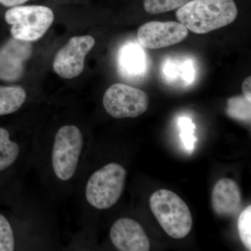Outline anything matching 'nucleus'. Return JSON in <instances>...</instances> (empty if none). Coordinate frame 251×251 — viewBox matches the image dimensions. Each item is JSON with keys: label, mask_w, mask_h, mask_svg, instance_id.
<instances>
[{"label": "nucleus", "mask_w": 251, "mask_h": 251, "mask_svg": "<svg viewBox=\"0 0 251 251\" xmlns=\"http://www.w3.org/2000/svg\"><path fill=\"white\" fill-rule=\"evenodd\" d=\"M90 141L74 123L62 124L47 133L36 132L31 168L52 201L72 197Z\"/></svg>", "instance_id": "1"}, {"label": "nucleus", "mask_w": 251, "mask_h": 251, "mask_svg": "<svg viewBox=\"0 0 251 251\" xmlns=\"http://www.w3.org/2000/svg\"><path fill=\"white\" fill-rule=\"evenodd\" d=\"M127 171L117 162H109L90 172L80 171L72 197L77 219L86 210L103 211L115 206L125 189Z\"/></svg>", "instance_id": "2"}, {"label": "nucleus", "mask_w": 251, "mask_h": 251, "mask_svg": "<svg viewBox=\"0 0 251 251\" xmlns=\"http://www.w3.org/2000/svg\"><path fill=\"white\" fill-rule=\"evenodd\" d=\"M234 0H190L176 12L188 30L204 34L228 25L237 17Z\"/></svg>", "instance_id": "3"}, {"label": "nucleus", "mask_w": 251, "mask_h": 251, "mask_svg": "<svg viewBox=\"0 0 251 251\" xmlns=\"http://www.w3.org/2000/svg\"><path fill=\"white\" fill-rule=\"evenodd\" d=\"M150 206L158 224L170 237L182 239L191 232L192 214L186 202L176 193L158 190L150 197Z\"/></svg>", "instance_id": "4"}, {"label": "nucleus", "mask_w": 251, "mask_h": 251, "mask_svg": "<svg viewBox=\"0 0 251 251\" xmlns=\"http://www.w3.org/2000/svg\"><path fill=\"white\" fill-rule=\"evenodd\" d=\"M36 132L15 135L0 126V175L13 173L16 179H24L31 168Z\"/></svg>", "instance_id": "5"}, {"label": "nucleus", "mask_w": 251, "mask_h": 251, "mask_svg": "<svg viewBox=\"0 0 251 251\" xmlns=\"http://www.w3.org/2000/svg\"><path fill=\"white\" fill-rule=\"evenodd\" d=\"M6 23L11 25L13 38L33 42L40 39L52 25L54 14L44 6H16L5 14Z\"/></svg>", "instance_id": "6"}, {"label": "nucleus", "mask_w": 251, "mask_h": 251, "mask_svg": "<svg viewBox=\"0 0 251 251\" xmlns=\"http://www.w3.org/2000/svg\"><path fill=\"white\" fill-rule=\"evenodd\" d=\"M103 105L107 113L114 118H135L148 110L149 97L140 89L116 83L105 91Z\"/></svg>", "instance_id": "7"}, {"label": "nucleus", "mask_w": 251, "mask_h": 251, "mask_svg": "<svg viewBox=\"0 0 251 251\" xmlns=\"http://www.w3.org/2000/svg\"><path fill=\"white\" fill-rule=\"evenodd\" d=\"M94 45L95 40L90 35L72 38L56 54L53 62L54 72L64 79L78 76L83 72L85 57Z\"/></svg>", "instance_id": "8"}, {"label": "nucleus", "mask_w": 251, "mask_h": 251, "mask_svg": "<svg viewBox=\"0 0 251 251\" xmlns=\"http://www.w3.org/2000/svg\"><path fill=\"white\" fill-rule=\"evenodd\" d=\"M188 34L187 28L181 23L152 21L139 28L137 37L143 47L155 50L176 45L184 41Z\"/></svg>", "instance_id": "9"}, {"label": "nucleus", "mask_w": 251, "mask_h": 251, "mask_svg": "<svg viewBox=\"0 0 251 251\" xmlns=\"http://www.w3.org/2000/svg\"><path fill=\"white\" fill-rule=\"evenodd\" d=\"M32 54L31 42L10 39L0 49V80L15 82L22 77L25 64Z\"/></svg>", "instance_id": "10"}, {"label": "nucleus", "mask_w": 251, "mask_h": 251, "mask_svg": "<svg viewBox=\"0 0 251 251\" xmlns=\"http://www.w3.org/2000/svg\"><path fill=\"white\" fill-rule=\"evenodd\" d=\"M112 245L120 251H148L150 242L141 225L129 218L117 219L110 229Z\"/></svg>", "instance_id": "11"}, {"label": "nucleus", "mask_w": 251, "mask_h": 251, "mask_svg": "<svg viewBox=\"0 0 251 251\" xmlns=\"http://www.w3.org/2000/svg\"><path fill=\"white\" fill-rule=\"evenodd\" d=\"M242 202V192L234 180L222 178L214 186L211 194V204L217 215H232L239 210Z\"/></svg>", "instance_id": "12"}, {"label": "nucleus", "mask_w": 251, "mask_h": 251, "mask_svg": "<svg viewBox=\"0 0 251 251\" xmlns=\"http://www.w3.org/2000/svg\"><path fill=\"white\" fill-rule=\"evenodd\" d=\"M26 99V91L21 86H0V116L18 111Z\"/></svg>", "instance_id": "13"}, {"label": "nucleus", "mask_w": 251, "mask_h": 251, "mask_svg": "<svg viewBox=\"0 0 251 251\" xmlns=\"http://www.w3.org/2000/svg\"><path fill=\"white\" fill-rule=\"evenodd\" d=\"M143 53L136 46H125L120 57V64L125 72L129 74L141 73L144 67Z\"/></svg>", "instance_id": "14"}, {"label": "nucleus", "mask_w": 251, "mask_h": 251, "mask_svg": "<svg viewBox=\"0 0 251 251\" xmlns=\"http://www.w3.org/2000/svg\"><path fill=\"white\" fill-rule=\"evenodd\" d=\"M251 110V101L244 96L231 97L227 100L226 114L231 118L250 123Z\"/></svg>", "instance_id": "15"}, {"label": "nucleus", "mask_w": 251, "mask_h": 251, "mask_svg": "<svg viewBox=\"0 0 251 251\" xmlns=\"http://www.w3.org/2000/svg\"><path fill=\"white\" fill-rule=\"evenodd\" d=\"M17 236L11 221L0 213V251H13L18 249Z\"/></svg>", "instance_id": "16"}, {"label": "nucleus", "mask_w": 251, "mask_h": 251, "mask_svg": "<svg viewBox=\"0 0 251 251\" xmlns=\"http://www.w3.org/2000/svg\"><path fill=\"white\" fill-rule=\"evenodd\" d=\"M190 0H144V8L150 14H163L179 9Z\"/></svg>", "instance_id": "17"}, {"label": "nucleus", "mask_w": 251, "mask_h": 251, "mask_svg": "<svg viewBox=\"0 0 251 251\" xmlns=\"http://www.w3.org/2000/svg\"><path fill=\"white\" fill-rule=\"evenodd\" d=\"M239 237L248 250H251V206L241 213L237 221Z\"/></svg>", "instance_id": "18"}, {"label": "nucleus", "mask_w": 251, "mask_h": 251, "mask_svg": "<svg viewBox=\"0 0 251 251\" xmlns=\"http://www.w3.org/2000/svg\"><path fill=\"white\" fill-rule=\"evenodd\" d=\"M193 126L192 122L188 118H182L180 120V126L182 130L181 133V140L188 150H192L194 143Z\"/></svg>", "instance_id": "19"}, {"label": "nucleus", "mask_w": 251, "mask_h": 251, "mask_svg": "<svg viewBox=\"0 0 251 251\" xmlns=\"http://www.w3.org/2000/svg\"><path fill=\"white\" fill-rule=\"evenodd\" d=\"M242 91L244 97L251 102V77L249 76L244 80L242 84Z\"/></svg>", "instance_id": "20"}, {"label": "nucleus", "mask_w": 251, "mask_h": 251, "mask_svg": "<svg viewBox=\"0 0 251 251\" xmlns=\"http://www.w3.org/2000/svg\"><path fill=\"white\" fill-rule=\"evenodd\" d=\"M27 1L29 0H0V4L8 7H14L24 4Z\"/></svg>", "instance_id": "21"}]
</instances>
